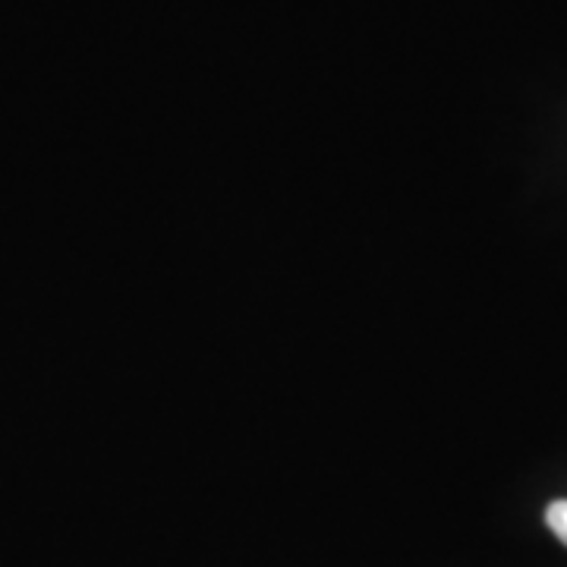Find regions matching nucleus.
Listing matches in <instances>:
<instances>
[{
	"instance_id": "obj_1",
	"label": "nucleus",
	"mask_w": 567,
	"mask_h": 567,
	"mask_svg": "<svg viewBox=\"0 0 567 567\" xmlns=\"http://www.w3.org/2000/svg\"><path fill=\"white\" fill-rule=\"evenodd\" d=\"M546 524L548 529L561 539L567 546V502H555V505H548L546 511Z\"/></svg>"
}]
</instances>
